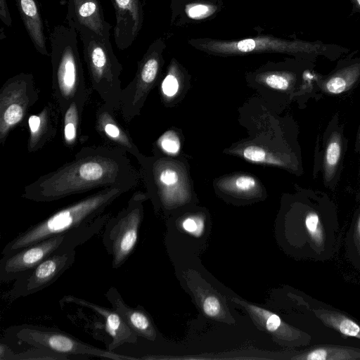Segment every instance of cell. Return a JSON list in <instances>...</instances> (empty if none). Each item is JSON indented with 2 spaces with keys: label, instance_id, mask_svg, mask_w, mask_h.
Returning a JSON list of instances; mask_svg holds the SVG:
<instances>
[{
  "label": "cell",
  "instance_id": "37",
  "mask_svg": "<svg viewBox=\"0 0 360 360\" xmlns=\"http://www.w3.org/2000/svg\"><path fill=\"white\" fill-rule=\"evenodd\" d=\"M357 1H358L359 4V5H360V0H357Z\"/></svg>",
  "mask_w": 360,
  "mask_h": 360
},
{
  "label": "cell",
  "instance_id": "9",
  "mask_svg": "<svg viewBox=\"0 0 360 360\" xmlns=\"http://www.w3.org/2000/svg\"><path fill=\"white\" fill-rule=\"evenodd\" d=\"M76 248L74 245H66L55 252L15 280L12 288L2 294V299L11 304L50 286L73 265Z\"/></svg>",
  "mask_w": 360,
  "mask_h": 360
},
{
  "label": "cell",
  "instance_id": "27",
  "mask_svg": "<svg viewBox=\"0 0 360 360\" xmlns=\"http://www.w3.org/2000/svg\"><path fill=\"white\" fill-rule=\"evenodd\" d=\"M243 156L248 160L255 162H268L274 165H283L281 160L269 158L266 151L258 146H250L243 150Z\"/></svg>",
  "mask_w": 360,
  "mask_h": 360
},
{
  "label": "cell",
  "instance_id": "3",
  "mask_svg": "<svg viewBox=\"0 0 360 360\" xmlns=\"http://www.w3.org/2000/svg\"><path fill=\"white\" fill-rule=\"evenodd\" d=\"M77 32L68 25L55 26L49 34L52 67V95L62 115L76 101L85 105L87 88L80 58Z\"/></svg>",
  "mask_w": 360,
  "mask_h": 360
},
{
  "label": "cell",
  "instance_id": "28",
  "mask_svg": "<svg viewBox=\"0 0 360 360\" xmlns=\"http://www.w3.org/2000/svg\"><path fill=\"white\" fill-rule=\"evenodd\" d=\"M201 306L204 313L210 317L219 319L224 315L221 302L212 294L205 295L202 297Z\"/></svg>",
  "mask_w": 360,
  "mask_h": 360
},
{
  "label": "cell",
  "instance_id": "34",
  "mask_svg": "<svg viewBox=\"0 0 360 360\" xmlns=\"http://www.w3.org/2000/svg\"><path fill=\"white\" fill-rule=\"evenodd\" d=\"M179 86L177 78L174 75L169 73L163 79L161 89L165 96L172 97L177 93Z\"/></svg>",
  "mask_w": 360,
  "mask_h": 360
},
{
  "label": "cell",
  "instance_id": "11",
  "mask_svg": "<svg viewBox=\"0 0 360 360\" xmlns=\"http://www.w3.org/2000/svg\"><path fill=\"white\" fill-rule=\"evenodd\" d=\"M165 48L162 39L155 40L139 62L134 78L123 89L119 110L125 122L139 115L146 92L158 77Z\"/></svg>",
  "mask_w": 360,
  "mask_h": 360
},
{
  "label": "cell",
  "instance_id": "25",
  "mask_svg": "<svg viewBox=\"0 0 360 360\" xmlns=\"http://www.w3.org/2000/svg\"><path fill=\"white\" fill-rule=\"evenodd\" d=\"M84 105L74 101L63 115L64 140L68 146H74L75 144L81 113L84 110Z\"/></svg>",
  "mask_w": 360,
  "mask_h": 360
},
{
  "label": "cell",
  "instance_id": "17",
  "mask_svg": "<svg viewBox=\"0 0 360 360\" xmlns=\"http://www.w3.org/2000/svg\"><path fill=\"white\" fill-rule=\"evenodd\" d=\"M112 110L103 104L96 114V128L114 146L123 149L138 159L141 156L129 134L115 120Z\"/></svg>",
  "mask_w": 360,
  "mask_h": 360
},
{
  "label": "cell",
  "instance_id": "33",
  "mask_svg": "<svg viewBox=\"0 0 360 360\" xmlns=\"http://www.w3.org/2000/svg\"><path fill=\"white\" fill-rule=\"evenodd\" d=\"M256 186L257 181L250 176H240L233 181L234 190L241 193L250 192Z\"/></svg>",
  "mask_w": 360,
  "mask_h": 360
},
{
  "label": "cell",
  "instance_id": "15",
  "mask_svg": "<svg viewBox=\"0 0 360 360\" xmlns=\"http://www.w3.org/2000/svg\"><path fill=\"white\" fill-rule=\"evenodd\" d=\"M105 296L131 330L138 336L149 340L156 338V330L147 312L140 306L133 308L122 298L118 290L113 286L109 288Z\"/></svg>",
  "mask_w": 360,
  "mask_h": 360
},
{
  "label": "cell",
  "instance_id": "18",
  "mask_svg": "<svg viewBox=\"0 0 360 360\" xmlns=\"http://www.w3.org/2000/svg\"><path fill=\"white\" fill-rule=\"evenodd\" d=\"M15 2L34 47L39 53L50 56L40 9L36 0H15Z\"/></svg>",
  "mask_w": 360,
  "mask_h": 360
},
{
  "label": "cell",
  "instance_id": "24",
  "mask_svg": "<svg viewBox=\"0 0 360 360\" xmlns=\"http://www.w3.org/2000/svg\"><path fill=\"white\" fill-rule=\"evenodd\" d=\"M345 250L348 261L360 272V207L354 214L346 233Z\"/></svg>",
  "mask_w": 360,
  "mask_h": 360
},
{
  "label": "cell",
  "instance_id": "36",
  "mask_svg": "<svg viewBox=\"0 0 360 360\" xmlns=\"http://www.w3.org/2000/svg\"><path fill=\"white\" fill-rule=\"evenodd\" d=\"M356 148L360 149V124H359V127L357 135H356Z\"/></svg>",
  "mask_w": 360,
  "mask_h": 360
},
{
  "label": "cell",
  "instance_id": "32",
  "mask_svg": "<svg viewBox=\"0 0 360 360\" xmlns=\"http://www.w3.org/2000/svg\"><path fill=\"white\" fill-rule=\"evenodd\" d=\"M155 177L160 185L163 188L174 186L179 181V174L176 170L165 167L156 173Z\"/></svg>",
  "mask_w": 360,
  "mask_h": 360
},
{
  "label": "cell",
  "instance_id": "10",
  "mask_svg": "<svg viewBox=\"0 0 360 360\" xmlns=\"http://www.w3.org/2000/svg\"><path fill=\"white\" fill-rule=\"evenodd\" d=\"M39 98L34 77L20 73L9 78L0 91V142L4 144L11 130L22 122L28 110Z\"/></svg>",
  "mask_w": 360,
  "mask_h": 360
},
{
  "label": "cell",
  "instance_id": "4",
  "mask_svg": "<svg viewBox=\"0 0 360 360\" xmlns=\"http://www.w3.org/2000/svg\"><path fill=\"white\" fill-rule=\"evenodd\" d=\"M78 34L91 89L106 108L119 110L123 90L120 79L122 65L113 51L110 38L101 37L88 30H82Z\"/></svg>",
  "mask_w": 360,
  "mask_h": 360
},
{
  "label": "cell",
  "instance_id": "13",
  "mask_svg": "<svg viewBox=\"0 0 360 360\" xmlns=\"http://www.w3.org/2000/svg\"><path fill=\"white\" fill-rule=\"evenodd\" d=\"M115 14L113 35L117 49L124 51L136 39L142 28L143 11L141 0H111Z\"/></svg>",
  "mask_w": 360,
  "mask_h": 360
},
{
  "label": "cell",
  "instance_id": "22",
  "mask_svg": "<svg viewBox=\"0 0 360 360\" xmlns=\"http://www.w3.org/2000/svg\"><path fill=\"white\" fill-rule=\"evenodd\" d=\"M360 77V68L351 67L320 80L318 86L324 94L338 95L349 91Z\"/></svg>",
  "mask_w": 360,
  "mask_h": 360
},
{
  "label": "cell",
  "instance_id": "12",
  "mask_svg": "<svg viewBox=\"0 0 360 360\" xmlns=\"http://www.w3.org/2000/svg\"><path fill=\"white\" fill-rule=\"evenodd\" d=\"M67 25L77 33L88 30L103 38H110L112 25L104 18L99 0H68Z\"/></svg>",
  "mask_w": 360,
  "mask_h": 360
},
{
  "label": "cell",
  "instance_id": "21",
  "mask_svg": "<svg viewBox=\"0 0 360 360\" xmlns=\"http://www.w3.org/2000/svg\"><path fill=\"white\" fill-rule=\"evenodd\" d=\"M343 151L342 134L335 131L331 133L327 140L323 161V179L328 184L335 177Z\"/></svg>",
  "mask_w": 360,
  "mask_h": 360
},
{
  "label": "cell",
  "instance_id": "5",
  "mask_svg": "<svg viewBox=\"0 0 360 360\" xmlns=\"http://www.w3.org/2000/svg\"><path fill=\"white\" fill-rule=\"evenodd\" d=\"M110 214H103L91 224L48 238L18 252L2 255L0 281H14L66 245L84 244L103 229Z\"/></svg>",
  "mask_w": 360,
  "mask_h": 360
},
{
  "label": "cell",
  "instance_id": "26",
  "mask_svg": "<svg viewBox=\"0 0 360 360\" xmlns=\"http://www.w3.org/2000/svg\"><path fill=\"white\" fill-rule=\"evenodd\" d=\"M217 6L208 3H193L185 8V13L188 18L202 20L210 17L217 11Z\"/></svg>",
  "mask_w": 360,
  "mask_h": 360
},
{
  "label": "cell",
  "instance_id": "30",
  "mask_svg": "<svg viewBox=\"0 0 360 360\" xmlns=\"http://www.w3.org/2000/svg\"><path fill=\"white\" fill-rule=\"evenodd\" d=\"M160 148L169 154H176L180 149V141L173 131L165 132L158 141Z\"/></svg>",
  "mask_w": 360,
  "mask_h": 360
},
{
  "label": "cell",
  "instance_id": "35",
  "mask_svg": "<svg viewBox=\"0 0 360 360\" xmlns=\"http://www.w3.org/2000/svg\"><path fill=\"white\" fill-rule=\"evenodd\" d=\"M0 19L6 26L12 25V18L6 0H0Z\"/></svg>",
  "mask_w": 360,
  "mask_h": 360
},
{
  "label": "cell",
  "instance_id": "31",
  "mask_svg": "<svg viewBox=\"0 0 360 360\" xmlns=\"http://www.w3.org/2000/svg\"><path fill=\"white\" fill-rule=\"evenodd\" d=\"M265 83L272 89L287 90L292 84V78L281 73H271L265 76Z\"/></svg>",
  "mask_w": 360,
  "mask_h": 360
},
{
  "label": "cell",
  "instance_id": "23",
  "mask_svg": "<svg viewBox=\"0 0 360 360\" xmlns=\"http://www.w3.org/2000/svg\"><path fill=\"white\" fill-rule=\"evenodd\" d=\"M70 359L69 356L36 347L15 352L6 344L3 342L0 344L1 360H67Z\"/></svg>",
  "mask_w": 360,
  "mask_h": 360
},
{
  "label": "cell",
  "instance_id": "16",
  "mask_svg": "<svg viewBox=\"0 0 360 360\" xmlns=\"http://www.w3.org/2000/svg\"><path fill=\"white\" fill-rule=\"evenodd\" d=\"M62 112L56 103L46 104L40 112L28 118L29 139L27 150H41L57 134L58 117Z\"/></svg>",
  "mask_w": 360,
  "mask_h": 360
},
{
  "label": "cell",
  "instance_id": "7",
  "mask_svg": "<svg viewBox=\"0 0 360 360\" xmlns=\"http://www.w3.org/2000/svg\"><path fill=\"white\" fill-rule=\"evenodd\" d=\"M6 332L19 344L44 348L69 356H82L85 359L98 357L114 360L137 359L134 356L94 347L58 328L21 324L8 328Z\"/></svg>",
  "mask_w": 360,
  "mask_h": 360
},
{
  "label": "cell",
  "instance_id": "8",
  "mask_svg": "<svg viewBox=\"0 0 360 360\" xmlns=\"http://www.w3.org/2000/svg\"><path fill=\"white\" fill-rule=\"evenodd\" d=\"M146 196L136 193L127 205L116 215L110 217L105 224L102 243L112 257V267H121L131 255L136 245L143 217V202Z\"/></svg>",
  "mask_w": 360,
  "mask_h": 360
},
{
  "label": "cell",
  "instance_id": "19",
  "mask_svg": "<svg viewBox=\"0 0 360 360\" xmlns=\"http://www.w3.org/2000/svg\"><path fill=\"white\" fill-rule=\"evenodd\" d=\"M316 303L312 300L310 310L324 326L345 337L360 339V325L349 315L317 300Z\"/></svg>",
  "mask_w": 360,
  "mask_h": 360
},
{
  "label": "cell",
  "instance_id": "6",
  "mask_svg": "<svg viewBox=\"0 0 360 360\" xmlns=\"http://www.w3.org/2000/svg\"><path fill=\"white\" fill-rule=\"evenodd\" d=\"M61 308L68 305L79 307L74 314H67L73 323L79 322L94 339L101 341L105 349L114 352L124 344H134L138 336L120 315L110 309L75 295H64L59 300Z\"/></svg>",
  "mask_w": 360,
  "mask_h": 360
},
{
  "label": "cell",
  "instance_id": "20",
  "mask_svg": "<svg viewBox=\"0 0 360 360\" xmlns=\"http://www.w3.org/2000/svg\"><path fill=\"white\" fill-rule=\"evenodd\" d=\"M297 360H360V348L339 345H316L293 354Z\"/></svg>",
  "mask_w": 360,
  "mask_h": 360
},
{
  "label": "cell",
  "instance_id": "29",
  "mask_svg": "<svg viewBox=\"0 0 360 360\" xmlns=\"http://www.w3.org/2000/svg\"><path fill=\"white\" fill-rule=\"evenodd\" d=\"M181 226L185 232L199 238L204 232L205 219L200 215L189 216L182 220Z\"/></svg>",
  "mask_w": 360,
  "mask_h": 360
},
{
  "label": "cell",
  "instance_id": "14",
  "mask_svg": "<svg viewBox=\"0 0 360 360\" xmlns=\"http://www.w3.org/2000/svg\"><path fill=\"white\" fill-rule=\"evenodd\" d=\"M233 300L244 307L258 325L284 345L290 347L309 345L311 337L309 333L288 324L278 315L245 302L236 299Z\"/></svg>",
  "mask_w": 360,
  "mask_h": 360
},
{
  "label": "cell",
  "instance_id": "2",
  "mask_svg": "<svg viewBox=\"0 0 360 360\" xmlns=\"http://www.w3.org/2000/svg\"><path fill=\"white\" fill-rule=\"evenodd\" d=\"M132 188L130 186L101 188L56 211L18 233L4 246L2 255L18 252L48 238L91 224L119 197Z\"/></svg>",
  "mask_w": 360,
  "mask_h": 360
},
{
  "label": "cell",
  "instance_id": "1",
  "mask_svg": "<svg viewBox=\"0 0 360 360\" xmlns=\"http://www.w3.org/2000/svg\"><path fill=\"white\" fill-rule=\"evenodd\" d=\"M127 153L113 146L83 147L71 161L27 185L22 197L51 202L97 188H134L139 176Z\"/></svg>",
  "mask_w": 360,
  "mask_h": 360
}]
</instances>
